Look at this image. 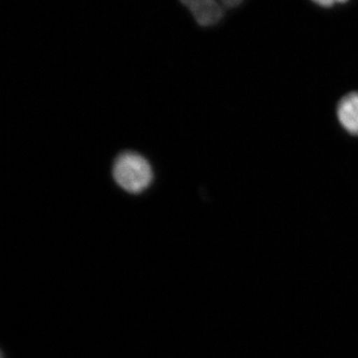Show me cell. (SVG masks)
<instances>
[{
    "label": "cell",
    "instance_id": "6da1fadb",
    "mask_svg": "<svg viewBox=\"0 0 358 358\" xmlns=\"http://www.w3.org/2000/svg\"><path fill=\"white\" fill-rule=\"evenodd\" d=\"M113 176L115 182L129 193H141L152 181V169L145 157L136 152H124L115 160Z\"/></svg>",
    "mask_w": 358,
    "mask_h": 358
},
{
    "label": "cell",
    "instance_id": "7a4b0ae2",
    "mask_svg": "<svg viewBox=\"0 0 358 358\" xmlns=\"http://www.w3.org/2000/svg\"><path fill=\"white\" fill-rule=\"evenodd\" d=\"M181 6L202 27L218 24L231 9L236 8L243 0H178Z\"/></svg>",
    "mask_w": 358,
    "mask_h": 358
},
{
    "label": "cell",
    "instance_id": "3957f363",
    "mask_svg": "<svg viewBox=\"0 0 358 358\" xmlns=\"http://www.w3.org/2000/svg\"><path fill=\"white\" fill-rule=\"evenodd\" d=\"M338 121L348 133L358 136V92L348 94L339 101Z\"/></svg>",
    "mask_w": 358,
    "mask_h": 358
},
{
    "label": "cell",
    "instance_id": "277c9868",
    "mask_svg": "<svg viewBox=\"0 0 358 358\" xmlns=\"http://www.w3.org/2000/svg\"><path fill=\"white\" fill-rule=\"evenodd\" d=\"M312 1L317 6L324 7V8H329V7H333L336 4V0H312Z\"/></svg>",
    "mask_w": 358,
    "mask_h": 358
},
{
    "label": "cell",
    "instance_id": "5b68a950",
    "mask_svg": "<svg viewBox=\"0 0 358 358\" xmlns=\"http://www.w3.org/2000/svg\"><path fill=\"white\" fill-rule=\"evenodd\" d=\"M348 1H350V0H336V4H343Z\"/></svg>",
    "mask_w": 358,
    "mask_h": 358
}]
</instances>
